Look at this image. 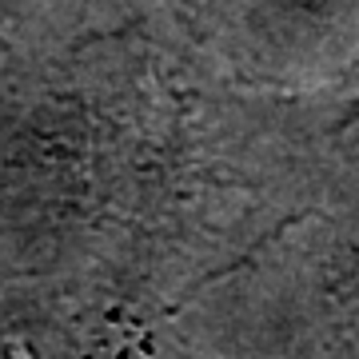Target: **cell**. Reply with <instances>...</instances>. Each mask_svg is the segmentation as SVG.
I'll use <instances>...</instances> for the list:
<instances>
[{
	"label": "cell",
	"mask_w": 359,
	"mask_h": 359,
	"mask_svg": "<svg viewBox=\"0 0 359 359\" xmlns=\"http://www.w3.org/2000/svg\"><path fill=\"white\" fill-rule=\"evenodd\" d=\"M25 8H28V0H0V28L13 25L16 16H25Z\"/></svg>",
	"instance_id": "obj_2"
},
{
	"label": "cell",
	"mask_w": 359,
	"mask_h": 359,
	"mask_svg": "<svg viewBox=\"0 0 359 359\" xmlns=\"http://www.w3.org/2000/svg\"><path fill=\"white\" fill-rule=\"evenodd\" d=\"M359 96L256 88L112 32L0 68V252L144 323L320 200Z\"/></svg>",
	"instance_id": "obj_1"
}]
</instances>
